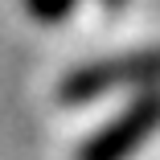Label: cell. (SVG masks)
<instances>
[{"label": "cell", "instance_id": "cell-1", "mask_svg": "<svg viewBox=\"0 0 160 160\" xmlns=\"http://www.w3.org/2000/svg\"><path fill=\"white\" fill-rule=\"evenodd\" d=\"M111 90H160V45L123 53V58H99V62L70 70L58 86V99L74 107Z\"/></svg>", "mask_w": 160, "mask_h": 160}, {"label": "cell", "instance_id": "cell-2", "mask_svg": "<svg viewBox=\"0 0 160 160\" xmlns=\"http://www.w3.org/2000/svg\"><path fill=\"white\" fill-rule=\"evenodd\" d=\"M156 132H160V90H140L115 119H107L82 140L74 160H132Z\"/></svg>", "mask_w": 160, "mask_h": 160}, {"label": "cell", "instance_id": "cell-3", "mask_svg": "<svg viewBox=\"0 0 160 160\" xmlns=\"http://www.w3.org/2000/svg\"><path fill=\"white\" fill-rule=\"evenodd\" d=\"M74 4H78V0H25L29 17L41 21V25H58V21H66ZM107 4H119V0H107Z\"/></svg>", "mask_w": 160, "mask_h": 160}]
</instances>
